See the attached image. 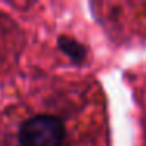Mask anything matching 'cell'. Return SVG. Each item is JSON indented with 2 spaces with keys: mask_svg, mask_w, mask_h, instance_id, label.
I'll use <instances>...</instances> for the list:
<instances>
[{
  "mask_svg": "<svg viewBox=\"0 0 146 146\" xmlns=\"http://www.w3.org/2000/svg\"><path fill=\"white\" fill-rule=\"evenodd\" d=\"M16 24L0 13V64L10 63L16 58L19 49V32Z\"/></svg>",
  "mask_w": 146,
  "mask_h": 146,
  "instance_id": "6da1fadb",
  "label": "cell"
},
{
  "mask_svg": "<svg viewBox=\"0 0 146 146\" xmlns=\"http://www.w3.org/2000/svg\"><path fill=\"white\" fill-rule=\"evenodd\" d=\"M58 49L71 58L74 63H83L86 60V47L69 36H60Z\"/></svg>",
  "mask_w": 146,
  "mask_h": 146,
  "instance_id": "7a4b0ae2",
  "label": "cell"
}]
</instances>
